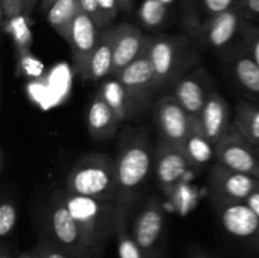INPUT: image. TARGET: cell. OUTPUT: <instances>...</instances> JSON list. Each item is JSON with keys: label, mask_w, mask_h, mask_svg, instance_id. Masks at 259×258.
Returning <instances> with one entry per match:
<instances>
[{"label": "cell", "mask_w": 259, "mask_h": 258, "mask_svg": "<svg viewBox=\"0 0 259 258\" xmlns=\"http://www.w3.org/2000/svg\"><path fill=\"white\" fill-rule=\"evenodd\" d=\"M66 207L80 227L86 243L95 255L100 258L111 233H115L121 207L111 205V201L81 196L68 192L63 199Z\"/></svg>", "instance_id": "1"}, {"label": "cell", "mask_w": 259, "mask_h": 258, "mask_svg": "<svg viewBox=\"0 0 259 258\" xmlns=\"http://www.w3.org/2000/svg\"><path fill=\"white\" fill-rule=\"evenodd\" d=\"M70 194L111 201L119 194L115 161L105 153H90L80 158L67 177Z\"/></svg>", "instance_id": "2"}, {"label": "cell", "mask_w": 259, "mask_h": 258, "mask_svg": "<svg viewBox=\"0 0 259 258\" xmlns=\"http://www.w3.org/2000/svg\"><path fill=\"white\" fill-rule=\"evenodd\" d=\"M153 163V154L146 137L131 132L124 138L115 158L119 195L121 199L131 197L146 182Z\"/></svg>", "instance_id": "3"}, {"label": "cell", "mask_w": 259, "mask_h": 258, "mask_svg": "<svg viewBox=\"0 0 259 258\" xmlns=\"http://www.w3.org/2000/svg\"><path fill=\"white\" fill-rule=\"evenodd\" d=\"M218 163L233 171L242 172L259 179V157L255 148L237 128L228 129L215 144Z\"/></svg>", "instance_id": "4"}, {"label": "cell", "mask_w": 259, "mask_h": 258, "mask_svg": "<svg viewBox=\"0 0 259 258\" xmlns=\"http://www.w3.org/2000/svg\"><path fill=\"white\" fill-rule=\"evenodd\" d=\"M52 242L71 258H98L86 243L80 227L66 207L63 200L53 205L50 217Z\"/></svg>", "instance_id": "5"}, {"label": "cell", "mask_w": 259, "mask_h": 258, "mask_svg": "<svg viewBox=\"0 0 259 258\" xmlns=\"http://www.w3.org/2000/svg\"><path fill=\"white\" fill-rule=\"evenodd\" d=\"M100 33L101 30L99 29L93 18L80 10L73 19L67 42L71 47L73 70L81 78L86 77L89 62L98 46Z\"/></svg>", "instance_id": "6"}, {"label": "cell", "mask_w": 259, "mask_h": 258, "mask_svg": "<svg viewBox=\"0 0 259 258\" xmlns=\"http://www.w3.org/2000/svg\"><path fill=\"white\" fill-rule=\"evenodd\" d=\"M210 186L219 202H245L259 186V179L218 163L210 174Z\"/></svg>", "instance_id": "7"}, {"label": "cell", "mask_w": 259, "mask_h": 258, "mask_svg": "<svg viewBox=\"0 0 259 258\" xmlns=\"http://www.w3.org/2000/svg\"><path fill=\"white\" fill-rule=\"evenodd\" d=\"M156 118L162 141L184 148L191 131L192 119L175 96H164L158 101Z\"/></svg>", "instance_id": "8"}, {"label": "cell", "mask_w": 259, "mask_h": 258, "mask_svg": "<svg viewBox=\"0 0 259 258\" xmlns=\"http://www.w3.org/2000/svg\"><path fill=\"white\" fill-rule=\"evenodd\" d=\"M164 229V212L157 199H151L139 212L132 229V237L146 257H152Z\"/></svg>", "instance_id": "9"}, {"label": "cell", "mask_w": 259, "mask_h": 258, "mask_svg": "<svg viewBox=\"0 0 259 258\" xmlns=\"http://www.w3.org/2000/svg\"><path fill=\"white\" fill-rule=\"evenodd\" d=\"M219 210L223 227L230 235L259 248V218L247 202H220Z\"/></svg>", "instance_id": "10"}, {"label": "cell", "mask_w": 259, "mask_h": 258, "mask_svg": "<svg viewBox=\"0 0 259 258\" xmlns=\"http://www.w3.org/2000/svg\"><path fill=\"white\" fill-rule=\"evenodd\" d=\"M148 37H144L136 25L124 24L115 27V38L113 47V72L111 77H118L119 73L133 61L146 52Z\"/></svg>", "instance_id": "11"}, {"label": "cell", "mask_w": 259, "mask_h": 258, "mask_svg": "<svg viewBox=\"0 0 259 258\" xmlns=\"http://www.w3.org/2000/svg\"><path fill=\"white\" fill-rule=\"evenodd\" d=\"M180 43L179 38L168 35L148 38L146 52L153 65L158 88L168 82L176 72L181 53Z\"/></svg>", "instance_id": "12"}, {"label": "cell", "mask_w": 259, "mask_h": 258, "mask_svg": "<svg viewBox=\"0 0 259 258\" xmlns=\"http://www.w3.org/2000/svg\"><path fill=\"white\" fill-rule=\"evenodd\" d=\"M115 78L120 81L137 105H141L153 90L158 89L153 65L147 52L126 66Z\"/></svg>", "instance_id": "13"}, {"label": "cell", "mask_w": 259, "mask_h": 258, "mask_svg": "<svg viewBox=\"0 0 259 258\" xmlns=\"http://www.w3.org/2000/svg\"><path fill=\"white\" fill-rule=\"evenodd\" d=\"M190 166L184 148L162 141L154 156V169L161 186L171 190L182 180Z\"/></svg>", "instance_id": "14"}, {"label": "cell", "mask_w": 259, "mask_h": 258, "mask_svg": "<svg viewBox=\"0 0 259 258\" xmlns=\"http://www.w3.org/2000/svg\"><path fill=\"white\" fill-rule=\"evenodd\" d=\"M200 124L207 138L217 144L229 129V106L217 91H210L200 115Z\"/></svg>", "instance_id": "15"}, {"label": "cell", "mask_w": 259, "mask_h": 258, "mask_svg": "<svg viewBox=\"0 0 259 258\" xmlns=\"http://www.w3.org/2000/svg\"><path fill=\"white\" fill-rule=\"evenodd\" d=\"M240 9L232 8L220 14L211 15L201 28L202 38L211 47L222 48L234 38L240 24Z\"/></svg>", "instance_id": "16"}, {"label": "cell", "mask_w": 259, "mask_h": 258, "mask_svg": "<svg viewBox=\"0 0 259 258\" xmlns=\"http://www.w3.org/2000/svg\"><path fill=\"white\" fill-rule=\"evenodd\" d=\"M119 119L100 93L95 95L89 106L88 126L90 136L96 141H108L115 134Z\"/></svg>", "instance_id": "17"}, {"label": "cell", "mask_w": 259, "mask_h": 258, "mask_svg": "<svg viewBox=\"0 0 259 258\" xmlns=\"http://www.w3.org/2000/svg\"><path fill=\"white\" fill-rule=\"evenodd\" d=\"M209 93H206L202 77L196 75L181 78L175 86V98L192 119H200Z\"/></svg>", "instance_id": "18"}, {"label": "cell", "mask_w": 259, "mask_h": 258, "mask_svg": "<svg viewBox=\"0 0 259 258\" xmlns=\"http://www.w3.org/2000/svg\"><path fill=\"white\" fill-rule=\"evenodd\" d=\"M115 27H110L100 33L98 46L93 52L86 71L85 80H104L113 72V47Z\"/></svg>", "instance_id": "19"}, {"label": "cell", "mask_w": 259, "mask_h": 258, "mask_svg": "<svg viewBox=\"0 0 259 258\" xmlns=\"http://www.w3.org/2000/svg\"><path fill=\"white\" fill-rule=\"evenodd\" d=\"M108 105L113 109L120 121L128 120L133 116L137 104L125 90L120 81L115 77L104 80L101 90L99 91Z\"/></svg>", "instance_id": "20"}, {"label": "cell", "mask_w": 259, "mask_h": 258, "mask_svg": "<svg viewBox=\"0 0 259 258\" xmlns=\"http://www.w3.org/2000/svg\"><path fill=\"white\" fill-rule=\"evenodd\" d=\"M184 151L190 164L194 166H202L215 156V144L204 133L200 119H192L191 131L185 142Z\"/></svg>", "instance_id": "21"}, {"label": "cell", "mask_w": 259, "mask_h": 258, "mask_svg": "<svg viewBox=\"0 0 259 258\" xmlns=\"http://www.w3.org/2000/svg\"><path fill=\"white\" fill-rule=\"evenodd\" d=\"M80 10V0H57L46 13L47 22L63 39L68 40L73 19Z\"/></svg>", "instance_id": "22"}, {"label": "cell", "mask_w": 259, "mask_h": 258, "mask_svg": "<svg viewBox=\"0 0 259 258\" xmlns=\"http://www.w3.org/2000/svg\"><path fill=\"white\" fill-rule=\"evenodd\" d=\"M233 71L238 82L253 95L259 96V66L249 52H239L233 61Z\"/></svg>", "instance_id": "23"}, {"label": "cell", "mask_w": 259, "mask_h": 258, "mask_svg": "<svg viewBox=\"0 0 259 258\" xmlns=\"http://www.w3.org/2000/svg\"><path fill=\"white\" fill-rule=\"evenodd\" d=\"M234 125L253 147L259 146V108L239 103L235 110Z\"/></svg>", "instance_id": "24"}, {"label": "cell", "mask_w": 259, "mask_h": 258, "mask_svg": "<svg viewBox=\"0 0 259 258\" xmlns=\"http://www.w3.org/2000/svg\"><path fill=\"white\" fill-rule=\"evenodd\" d=\"M115 234L116 239H118L119 258H147L144 253L141 250V248L137 245L133 237L126 230L125 217L123 214V210H121L118 217Z\"/></svg>", "instance_id": "25"}, {"label": "cell", "mask_w": 259, "mask_h": 258, "mask_svg": "<svg viewBox=\"0 0 259 258\" xmlns=\"http://www.w3.org/2000/svg\"><path fill=\"white\" fill-rule=\"evenodd\" d=\"M8 28H9L8 32L12 34L15 46H17L19 57H27L29 55L30 45H32V33H30L27 22H25V17L19 15V17L9 19V27Z\"/></svg>", "instance_id": "26"}, {"label": "cell", "mask_w": 259, "mask_h": 258, "mask_svg": "<svg viewBox=\"0 0 259 258\" xmlns=\"http://www.w3.org/2000/svg\"><path fill=\"white\" fill-rule=\"evenodd\" d=\"M139 19L146 27L157 28L167 17V4L161 0H144L139 8Z\"/></svg>", "instance_id": "27"}, {"label": "cell", "mask_w": 259, "mask_h": 258, "mask_svg": "<svg viewBox=\"0 0 259 258\" xmlns=\"http://www.w3.org/2000/svg\"><path fill=\"white\" fill-rule=\"evenodd\" d=\"M17 223V210L12 201H4L0 206V237L5 238L14 229Z\"/></svg>", "instance_id": "28"}, {"label": "cell", "mask_w": 259, "mask_h": 258, "mask_svg": "<svg viewBox=\"0 0 259 258\" xmlns=\"http://www.w3.org/2000/svg\"><path fill=\"white\" fill-rule=\"evenodd\" d=\"M35 258H71L52 240H43L32 250Z\"/></svg>", "instance_id": "29"}, {"label": "cell", "mask_w": 259, "mask_h": 258, "mask_svg": "<svg viewBox=\"0 0 259 258\" xmlns=\"http://www.w3.org/2000/svg\"><path fill=\"white\" fill-rule=\"evenodd\" d=\"M80 5L81 10L93 18L94 22L96 23V25H98V28L101 32L108 29L109 25L108 23L105 22V19H104L103 13H101L100 7H99L98 0H80Z\"/></svg>", "instance_id": "30"}, {"label": "cell", "mask_w": 259, "mask_h": 258, "mask_svg": "<svg viewBox=\"0 0 259 258\" xmlns=\"http://www.w3.org/2000/svg\"><path fill=\"white\" fill-rule=\"evenodd\" d=\"M243 33H244L247 51L254 58V61L259 66V28L245 25L244 29H243Z\"/></svg>", "instance_id": "31"}, {"label": "cell", "mask_w": 259, "mask_h": 258, "mask_svg": "<svg viewBox=\"0 0 259 258\" xmlns=\"http://www.w3.org/2000/svg\"><path fill=\"white\" fill-rule=\"evenodd\" d=\"M237 0H201L205 12L210 15H217L234 8Z\"/></svg>", "instance_id": "32"}, {"label": "cell", "mask_w": 259, "mask_h": 258, "mask_svg": "<svg viewBox=\"0 0 259 258\" xmlns=\"http://www.w3.org/2000/svg\"><path fill=\"white\" fill-rule=\"evenodd\" d=\"M3 17L13 19L24 14V0H2Z\"/></svg>", "instance_id": "33"}, {"label": "cell", "mask_w": 259, "mask_h": 258, "mask_svg": "<svg viewBox=\"0 0 259 258\" xmlns=\"http://www.w3.org/2000/svg\"><path fill=\"white\" fill-rule=\"evenodd\" d=\"M98 2L101 13H103L104 19H105V22L108 23L109 25L114 19H115L119 10H120L118 2H116V0H98Z\"/></svg>", "instance_id": "34"}, {"label": "cell", "mask_w": 259, "mask_h": 258, "mask_svg": "<svg viewBox=\"0 0 259 258\" xmlns=\"http://www.w3.org/2000/svg\"><path fill=\"white\" fill-rule=\"evenodd\" d=\"M240 12L244 13L245 15L249 17H257L259 15V0H239Z\"/></svg>", "instance_id": "35"}, {"label": "cell", "mask_w": 259, "mask_h": 258, "mask_svg": "<svg viewBox=\"0 0 259 258\" xmlns=\"http://www.w3.org/2000/svg\"><path fill=\"white\" fill-rule=\"evenodd\" d=\"M245 202H247L248 206H249L259 218V186L249 195V197L245 200Z\"/></svg>", "instance_id": "36"}, {"label": "cell", "mask_w": 259, "mask_h": 258, "mask_svg": "<svg viewBox=\"0 0 259 258\" xmlns=\"http://www.w3.org/2000/svg\"><path fill=\"white\" fill-rule=\"evenodd\" d=\"M121 12L131 13L134 7V0H116Z\"/></svg>", "instance_id": "37"}, {"label": "cell", "mask_w": 259, "mask_h": 258, "mask_svg": "<svg viewBox=\"0 0 259 258\" xmlns=\"http://www.w3.org/2000/svg\"><path fill=\"white\" fill-rule=\"evenodd\" d=\"M38 0H24V15H29Z\"/></svg>", "instance_id": "38"}, {"label": "cell", "mask_w": 259, "mask_h": 258, "mask_svg": "<svg viewBox=\"0 0 259 258\" xmlns=\"http://www.w3.org/2000/svg\"><path fill=\"white\" fill-rule=\"evenodd\" d=\"M56 2H57V0H40V9H42L43 12L47 13L48 9H50Z\"/></svg>", "instance_id": "39"}, {"label": "cell", "mask_w": 259, "mask_h": 258, "mask_svg": "<svg viewBox=\"0 0 259 258\" xmlns=\"http://www.w3.org/2000/svg\"><path fill=\"white\" fill-rule=\"evenodd\" d=\"M0 258H13L12 253L7 249V248H2V253H0Z\"/></svg>", "instance_id": "40"}, {"label": "cell", "mask_w": 259, "mask_h": 258, "mask_svg": "<svg viewBox=\"0 0 259 258\" xmlns=\"http://www.w3.org/2000/svg\"><path fill=\"white\" fill-rule=\"evenodd\" d=\"M18 258H35V257L32 252H24L22 253V254H19V257Z\"/></svg>", "instance_id": "41"}, {"label": "cell", "mask_w": 259, "mask_h": 258, "mask_svg": "<svg viewBox=\"0 0 259 258\" xmlns=\"http://www.w3.org/2000/svg\"><path fill=\"white\" fill-rule=\"evenodd\" d=\"M191 258H212V257H210V255H206V254H202V253H200V254L192 255Z\"/></svg>", "instance_id": "42"}, {"label": "cell", "mask_w": 259, "mask_h": 258, "mask_svg": "<svg viewBox=\"0 0 259 258\" xmlns=\"http://www.w3.org/2000/svg\"><path fill=\"white\" fill-rule=\"evenodd\" d=\"M161 2H163L164 4H167V5H168L169 3H172V2H174V0H161Z\"/></svg>", "instance_id": "43"}, {"label": "cell", "mask_w": 259, "mask_h": 258, "mask_svg": "<svg viewBox=\"0 0 259 258\" xmlns=\"http://www.w3.org/2000/svg\"><path fill=\"white\" fill-rule=\"evenodd\" d=\"M255 148V152H257V154H258V157H259V146L258 147H254Z\"/></svg>", "instance_id": "44"}, {"label": "cell", "mask_w": 259, "mask_h": 258, "mask_svg": "<svg viewBox=\"0 0 259 258\" xmlns=\"http://www.w3.org/2000/svg\"><path fill=\"white\" fill-rule=\"evenodd\" d=\"M147 258H151V257H147Z\"/></svg>", "instance_id": "45"}]
</instances>
